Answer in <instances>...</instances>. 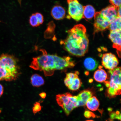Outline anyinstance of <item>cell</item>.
I'll return each mask as SVG.
<instances>
[{
    "mask_svg": "<svg viewBox=\"0 0 121 121\" xmlns=\"http://www.w3.org/2000/svg\"><path fill=\"white\" fill-rule=\"evenodd\" d=\"M68 13L70 18L77 21L83 18V6L78 0H67Z\"/></svg>",
    "mask_w": 121,
    "mask_h": 121,
    "instance_id": "6",
    "label": "cell"
},
{
    "mask_svg": "<svg viewBox=\"0 0 121 121\" xmlns=\"http://www.w3.org/2000/svg\"><path fill=\"white\" fill-rule=\"evenodd\" d=\"M99 12L102 17L108 21L110 23L116 18L118 17L117 8L112 5L106 7Z\"/></svg>",
    "mask_w": 121,
    "mask_h": 121,
    "instance_id": "10",
    "label": "cell"
},
{
    "mask_svg": "<svg viewBox=\"0 0 121 121\" xmlns=\"http://www.w3.org/2000/svg\"><path fill=\"white\" fill-rule=\"evenodd\" d=\"M94 33L105 31L108 29L110 22L101 16L99 12L95 13L94 16Z\"/></svg>",
    "mask_w": 121,
    "mask_h": 121,
    "instance_id": "9",
    "label": "cell"
},
{
    "mask_svg": "<svg viewBox=\"0 0 121 121\" xmlns=\"http://www.w3.org/2000/svg\"><path fill=\"white\" fill-rule=\"evenodd\" d=\"M30 79L32 85L34 87H39L44 84L45 81L43 78L37 74L32 76Z\"/></svg>",
    "mask_w": 121,
    "mask_h": 121,
    "instance_id": "18",
    "label": "cell"
},
{
    "mask_svg": "<svg viewBox=\"0 0 121 121\" xmlns=\"http://www.w3.org/2000/svg\"><path fill=\"white\" fill-rule=\"evenodd\" d=\"M40 51L42 55L33 58L30 67L35 70L42 71L46 76L52 75L55 70H63L75 65L74 62L69 56L60 57L56 54H48L44 49Z\"/></svg>",
    "mask_w": 121,
    "mask_h": 121,
    "instance_id": "1",
    "label": "cell"
},
{
    "mask_svg": "<svg viewBox=\"0 0 121 121\" xmlns=\"http://www.w3.org/2000/svg\"><path fill=\"white\" fill-rule=\"evenodd\" d=\"M94 121L93 120H87V121Z\"/></svg>",
    "mask_w": 121,
    "mask_h": 121,
    "instance_id": "28",
    "label": "cell"
},
{
    "mask_svg": "<svg viewBox=\"0 0 121 121\" xmlns=\"http://www.w3.org/2000/svg\"><path fill=\"white\" fill-rule=\"evenodd\" d=\"M78 72H76L75 73H66L64 82L65 85L69 90L76 91L81 87L82 82L78 77Z\"/></svg>",
    "mask_w": 121,
    "mask_h": 121,
    "instance_id": "7",
    "label": "cell"
},
{
    "mask_svg": "<svg viewBox=\"0 0 121 121\" xmlns=\"http://www.w3.org/2000/svg\"><path fill=\"white\" fill-rule=\"evenodd\" d=\"M56 100L58 105L63 108L67 116L74 109L78 107L76 96L67 93L56 96Z\"/></svg>",
    "mask_w": 121,
    "mask_h": 121,
    "instance_id": "5",
    "label": "cell"
},
{
    "mask_svg": "<svg viewBox=\"0 0 121 121\" xmlns=\"http://www.w3.org/2000/svg\"><path fill=\"white\" fill-rule=\"evenodd\" d=\"M20 74L18 60L13 56L3 54L0 56V81H12Z\"/></svg>",
    "mask_w": 121,
    "mask_h": 121,
    "instance_id": "3",
    "label": "cell"
},
{
    "mask_svg": "<svg viewBox=\"0 0 121 121\" xmlns=\"http://www.w3.org/2000/svg\"><path fill=\"white\" fill-rule=\"evenodd\" d=\"M108 75L105 70L100 69H98L95 72L94 78L98 82L102 83L106 81Z\"/></svg>",
    "mask_w": 121,
    "mask_h": 121,
    "instance_id": "15",
    "label": "cell"
},
{
    "mask_svg": "<svg viewBox=\"0 0 121 121\" xmlns=\"http://www.w3.org/2000/svg\"><path fill=\"white\" fill-rule=\"evenodd\" d=\"M121 0H109L110 4L116 8L121 6Z\"/></svg>",
    "mask_w": 121,
    "mask_h": 121,
    "instance_id": "23",
    "label": "cell"
},
{
    "mask_svg": "<svg viewBox=\"0 0 121 121\" xmlns=\"http://www.w3.org/2000/svg\"><path fill=\"white\" fill-rule=\"evenodd\" d=\"M121 68L118 67L113 70H109V81H106L105 85L108 89L107 95L110 98L120 95L121 92Z\"/></svg>",
    "mask_w": 121,
    "mask_h": 121,
    "instance_id": "4",
    "label": "cell"
},
{
    "mask_svg": "<svg viewBox=\"0 0 121 121\" xmlns=\"http://www.w3.org/2000/svg\"><path fill=\"white\" fill-rule=\"evenodd\" d=\"M121 31H110L108 37L112 42L113 47L117 50L119 56L121 57Z\"/></svg>",
    "mask_w": 121,
    "mask_h": 121,
    "instance_id": "11",
    "label": "cell"
},
{
    "mask_svg": "<svg viewBox=\"0 0 121 121\" xmlns=\"http://www.w3.org/2000/svg\"><path fill=\"white\" fill-rule=\"evenodd\" d=\"M93 92L90 90H86L81 91L76 96L78 107L83 106L86 105L89 99L93 95Z\"/></svg>",
    "mask_w": 121,
    "mask_h": 121,
    "instance_id": "12",
    "label": "cell"
},
{
    "mask_svg": "<svg viewBox=\"0 0 121 121\" xmlns=\"http://www.w3.org/2000/svg\"><path fill=\"white\" fill-rule=\"evenodd\" d=\"M121 17H117L110 23L108 29L110 31H121Z\"/></svg>",
    "mask_w": 121,
    "mask_h": 121,
    "instance_id": "19",
    "label": "cell"
},
{
    "mask_svg": "<svg viewBox=\"0 0 121 121\" xmlns=\"http://www.w3.org/2000/svg\"><path fill=\"white\" fill-rule=\"evenodd\" d=\"M29 22L30 25L33 27H37L40 25L35 13L30 17Z\"/></svg>",
    "mask_w": 121,
    "mask_h": 121,
    "instance_id": "20",
    "label": "cell"
},
{
    "mask_svg": "<svg viewBox=\"0 0 121 121\" xmlns=\"http://www.w3.org/2000/svg\"><path fill=\"white\" fill-rule=\"evenodd\" d=\"M41 109V107L40 104L38 102H36L34 104V107L33 108V112L35 114L37 113L38 112L40 111Z\"/></svg>",
    "mask_w": 121,
    "mask_h": 121,
    "instance_id": "21",
    "label": "cell"
},
{
    "mask_svg": "<svg viewBox=\"0 0 121 121\" xmlns=\"http://www.w3.org/2000/svg\"><path fill=\"white\" fill-rule=\"evenodd\" d=\"M84 116L85 117L88 118L91 117H95L96 116L94 113L88 111H86L85 112Z\"/></svg>",
    "mask_w": 121,
    "mask_h": 121,
    "instance_id": "24",
    "label": "cell"
},
{
    "mask_svg": "<svg viewBox=\"0 0 121 121\" xmlns=\"http://www.w3.org/2000/svg\"><path fill=\"white\" fill-rule=\"evenodd\" d=\"M102 62L104 67L109 70H113L116 68L119 63L117 57L111 53L103 54Z\"/></svg>",
    "mask_w": 121,
    "mask_h": 121,
    "instance_id": "8",
    "label": "cell"
},
{
    "mask_svg": "<svg viewBox=\"0 0 121 121\" xmlns=\"http://www.w3.org/2000/svg\"><path fill=\"white\" fill-rule=\"evenodd\" d=\"M35 14L38 20L39 24L40 25H42L44 21V18L43 15L41 13H36Z\"/></svg>",
    "mask_w": 121,
    "mask_h": 121,
    "instance_id": "22",
    "label": "cell"
},
{
    "mask_svg": "<svg viewBox=\"0 0 121 121\" xmlns=\"http://www.w3.org/2000/svg\"><path fill=\"white\" fill-rule=\"evenodd\" d=\"M84 65L85 67L87 70L94 71L97 67L98 63L94 59L88 57L86 58L84 60Z\"/></svg>",
    "mask_w": 121,
    "mask_h": 121,
    "instance_id": "14",
    "label": "cell"
},
{
    "mask_svg": "<svg viewBox=\"0 0 121 121\" xmlns=\"http://www.w3.org/2000/svg\"><path fill=\"white\" fill-rule=\"evenodd\" d=\"M86 105L89 110L93 111H95L99 108V102L96 97L93 96L88 99Z\"/></svg>",
    "mask_w": 121,
    "mask_h": 121,
    "instance_id": "16",
    "label": "cell"
},
{
    "mask_svg": "<svg viewBox=\"0 0 121 121\" xmlns=\"http://www.w3.org/2000/svg\"><path fill=\"white\" fill-rule=\"evenodd\" d=\"M4 92V87L1 84H0V97L3 94Z\"/></svg>",
    "mask_w": 121,
    "mask_h": 121,
    "instance_id": "25",
    "label": "cell"
},
{
    "mask_svg": "<svg viewBox=\"0 0 121 121\" xmlns=\"http://www.w3.org/2000/svg\"><path fill=\"white\" fill-rule=\"evenodd\" d=\"M40 95L42 98H45L46 96V94L45 93H42L40 94Z\"/></svg>",
    "mask_w": 121,
    "mask_h": 121,
    "instance_id": "27",
    "label": "cell"
},
{
    "mask_svg": "<svg viewBox=\"0 0 121 121\" xmlns=\"http://www.w3.org/2000/svg\"><path fill=\"white\" fill-rule=\"evenodd\" d=\"M121 6L117 8V12L118 16L119 17H121Z\"/></svg>",
    "mask_w": 121,
    "mask_h": 121,
    "instance_id": "26",
    "label": "cell"
},
{
    "mask_svg": "<svg viewBox=\"0 0 121 121\" xmlns=\"http://www.w3.org/2000/svg\"><path fill=\"white\" fill-rule=\"evenodd\" d=\"M95 13V9L93 6L88 5L83 7V18L91 19L94 16Z\"/></svg>",
    "mask_w": 121,
    "mask_h": 121,
    "instance_id": "17",
    "label": "cell"
},
{
    "mask_svg": "<svg viewBox=\"0 0 121 121\" xmlns=\"http://www.w3.org/2000/svg\"><path fill=\"white\" fill-rule=\"evenodd\" d=\"M86 29L82 24L76 25L67 31V38L61 40L66 51L72 55L78 57L84 56L88 50L89 40L86 34Z\"/></svg>",
    "mask_w": 121,
    "mask_h": 121,
    "instance_id": "2",
    "label": "cell"
},
{
    "mask_svg": "<svg viewBox=\"0 0 121 121\" xmlns=\"http://www.w3.org/2000/svg\"><path fill=\"white\" fill-rule=\"evenodd\" d=\"M51 14L54 19L60 20L64 18L65 16L66 11L61 6L56 5L53 7L51 10Z\"/></svg>",
    "mask_w": 121,
    "mask_h": 121,
    "instance_id": "13",
    "label": "cell"
}]
</instances>
